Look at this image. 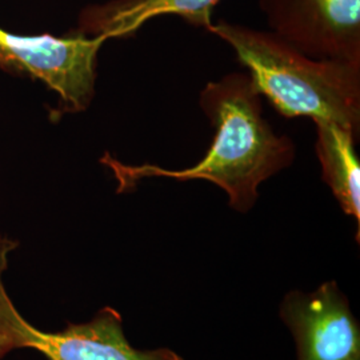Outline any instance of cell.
I'll use <instances>...</instances> for the list:
<instances>
[{"label":"cell","instance_id":"cell-8","mask_svg":"<svg viewBox=\"0 0 360 360\" xmlns=\"http://www.w3.org/2000/svg\"><path fill=\"white\" fill-rule=\"evenodd\" d=\"M316 155L322 179L331 190L342 211L354 219L360 233V163L355 151L358 135L334 122H315Z\"/></svg>","mask_w":360,"mask_h":360},{"label":"cell","instance_id":"cell-3","mask_svg":"<svg viewBox=\"0 0 360 360\" xmlns=\"http://www.w3.org/2000/svg\"><path fill=\"white\" fill-rule=\"evenodd\" d=\"M19 242L0 236V360L18 349L38 351L47 360H184L167 347H134L124 334L123 318L103 307L84 323H68L59 331H44L27 321L13 304L4 284L8 257Z\"/></svg>","mask_w":360,"mask_h":360},{"label":"cell","instance_id":"cell-2","mask_svg":"<svg viewBox=\"0 0 360 360\" xmlns=\"http://www.w3.org/2000/svg\"><path fill=\"white\" fill-rule=\"evenodd\" d=\"M207 30L231 46L281 115L334 122L359 136L360 65L309 58L271 31L226 20Z\"/></svg>","mask_w":360,"mask_h":360},{"label":"cell","instance_id":"cell-5","mask_svg":"<svg viewBox=\"0 0 360 360\" xmlns=\"http://www.w3.org/2000/svg\"><path fill=\"white\" fill-rule=\"evenodd\" d=\"M271 32L314 59L360 65V0H259Z\"/></svg>","mask_w":360,"mask_h":360},{"label":"cell","instance_id":"cell-6","mask_svg":"<svg viewBox=\"0 0 360 360\" xmlns=\"http://www.w3.org/2000/svg\"><path fill=\"white\" fill-rule=\"evenodd\" d=\"M295 343L296 360H360V324L336 281L291 290L278 309Z\"/></svg>","mask_w":360,"mask_h":360},{"label":"cell","instance_id":"cell-1","mask_svg":"<svg viewBox=\"0 0 360 360\" xmlns=\"http://www.w3.org/2000/svg\"><path fill=\"white\" fill-rule=\"evenodd\" d=\"M262 95L248 74L233 72L210 82L199 104L215 129L206 156L193 167L166 169L155 165L126 166L111 156L103 162L112 169L117 191H131L144 178L207 180L221 188L229 206L245 214L259 199V186L288 168L295 146L287 135H278L263 117Z\"/></svg>","mask_w":360,"mask_h":360},{"label":"cell","instance_id":"cell-4","mask_svg":"<svg viewBox=\"0 0 360 360\" xmlns=\"http://www.w3.org/2000/svg\"><path fill=\"white\" fill-rule=\"evenodd\" d=\"M105 40L77 32L65 38L26 37L0 27V68L40 80L55 91L60 102L55 115L83 112L95 96L98 53Z\"/></svg>","mask_w":360,"mask_h":360},{"label":"cell","instance_id":"cell-7","mask_svg":"<svg viewBox=\"0 0 360 360\" xmlns=\"http://www.w3.org/2000/svg\"><path fill=\"white\" fill-rule=\"evenodd\" d=\"M220 0H111L87 6L77 19V34L107 39L134 37L148 20L174 15L193 27L212 23L211 15Z\"/></svg>","mask_w":360,"mask_h":360}]
</instances>
